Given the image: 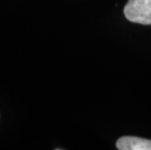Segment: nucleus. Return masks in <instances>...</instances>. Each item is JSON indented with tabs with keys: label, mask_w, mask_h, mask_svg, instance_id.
Listing matches in <instances>:
<instances>
[{
	"label": "nucleus",
	"mask_w": 151,
	"mask_h": 150,
	"mask_svg": "<svg viewBox=\"0 0 151 150\" xmlns=\"http://www.w3.org/2000/svg\"><path fill=\"white\" fill-rule=\"evenodd\" d=\"M124 14L132 23L151 24V0H129Z\"/></svg>",
	"instance_id": "nucleus-1"
},
{
	"label": "nucleus",
	"mask_w": 151,
	"mask_h": 150,
	"mask_svg": "<svg viewBox=\"0 0 151 150\" xmlns=\"http://www.w3.org/2000/svg\"><path fill=\"white\" fill-rule=\"evenodd\" d=\"M119 150H151V140L137 136H122L116 142Z\"/></svg>",
	"instance_id": "nucleus-2"
}]
</instances>
